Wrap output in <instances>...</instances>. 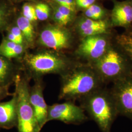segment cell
I'll return each mask as SVG.
<instances>
[{
	"mask_svg": "<svg viewBox=\"0 0 132 132\" xmlns=\"http://www.w3.org/2000/svg\"><path fill=\"white\" fill-rule=\"evenodd\" d=\"M52 8L53 9V19L56 23L61 26H64L70 23L58 10L53 7Z\"/></svg>",
	"mask_w": 132,
	"mask_h": 132,
	"instance_id": "603a6c76",
	"label": "cell"
},
{
	"mask_svg": "<svg viewBox=\"0 0 132 132\" xmlns=\"http://www.w3.org/2000/svg\"><path fill=\"white\" fill-rule=\"evenodd\" d=\"M89 64L96 71L104 84L113 83L132 72L127 57L117 45H112L101 58Z\"/></svg>",
	"mask_w": 132,
	"mask_h": 132,
	"instance_id": "277c9868",
	"label": "cell"
},
{
	"mask_svg": "<svg viewBox=\"0 0 132 132\" xmlns=\"http://www.w3.org/2000/svg\"><path fill=\"white\" fill-rule=\"evenodd\" d=\"M37 19L40 21H45L48 19L51 13V9L48 5L40 3L34 6Z\"/></svg>",
	"mask_w": 132,
	"mask_h": 132,
	"instance_id": "ac0fdd59",
	"label": "cell"
},
{
	"mask_svg": "<svg viewBox=\"0 0 132 132\" xmlns=\"http://www.w3.org/2000/svg\"><path fill=\"white\" fill-rule=\"evenodd\" d=\"M10 32L12 33L13 35L18 40L20 45H24V43L25 41L24 38L21 31L17 26L13 27L10 30Z\"/></svg>",
	"mask_w": 132,
	"mask_h": 132,
	"instance_id": "d4e9b609",
	"label": "cell"
},
{
	"mask_svg": "<svg viewBox=\"0 0 132 132\" xmlns=\"http://www.w3.org/2000/svg\"><path fill=\"white\" fill-rule=\"evenodd\" d=\"M17 75L12 64L0 55V86L8 87L12 81H14Z\"/></svg>",
	"mask_w": 132,
	"mask_h": 132,
	"instance_id": "5bb4252c",
	"label": "cell"
},
{
	"mask_svg": "<svg viewBox=\"0 0 132 132\" xmlns=\"http://www.w3.org/2000/svg\"><path fill=\"white\" fill-rule=\"evenodd\" d=\"M105 13V10L102 7L95 4L92 5L85 11L86 17L94 20H103Z\"/></svg>",
	"mask_w": 132,
	"mask_h": 132,
	"instance_id": "e0dca14e",
	"label": "cell"
},
{
	"mask_svg": "<svg viewBox=\"0 0 132 132\" xmlns=\"http://www.w3.org/2000/svg\"><path fill=\"white\" fill-rule=\"evenodd\" d=\"M75 2L76 5L86 10L92 5H94L95 0H75Z\"/></svg>",
	"mask_w": 132,
	"mask_h": 132,
	"instance_id": "484cf974",
	"label": "cell"
},
{
	"mask_svg": "<svg viewBox=\"0 0 132 132\" xmlns=\"http://www.w3.org/2000/svg\"><path fill=\"white\" fill-rule=\"evenodd\" d=\"M23 15L24 17L32 22L37 21L38 19L36 16L34 6L28 3L24 4L22 7Z\"/></svg>",
	"mask_w": 132,
	"mask_h": 132,
	"instance_id": "d6986e66",
	"label": "cell"
},
{
	"mask_svg": "<svg viewBox=\"0 0 132 132\" xmlns=\"http://www.w3.org/2000/svg\"><path fill=\"white\" fill-rule=\"evenodd\" d=\"M132 23V8L128 1L114 3L111 14V24L113 27H128Z\"/></svg>",
	"mask_w": 132,
	"mask_h": 132,
	"instance_id": "8fae6325",
	"label": "cell"
},
{
	"mask_svg": "<svg viewBox=\"0 0 132 132\" xmlns=\"http://www.w3.org/2000/svg\"><path fill=\"white\" fill-rule=\"evenodd\" d=\"M41 79H35L34 85L30 87L29 90L30 102L41 129L47 122L48 107L44 97V85Z\"/></svg>",
	"mask_w": 132,
	"mask_h": 132,
	"instance_id": "30bf717a",
	"label": "cell"
},
{
	"mask_svg": "<svg viewBox=\"0 0 132 132\" xmlns=\"http://www.w3.org/2000/svg\"><path fill=\"white\" fill-rule=\"evenodd\" d=\"M6 39L7 40H9L10 41H11V42L15 43L17 44H20L18 40L14 36V35H13L12 33H10V32H9L8 34H7Z\"/></svg>",
	"mask_w": 132,
	"mask_h": 132,
	"instance_id": "83f0119b",
	"label": "cell"
},
{
	"mask_svg": "<svg viewBox=\"0 0 132 132\" xmlns=\"http://www.w3.org/2000/svg\"><path fill=\"white\" fill-rule=\"evenodd\" d=\"M59 99L81 100L104 84L100 77L89 64H75L61 75Z\"/></svg>",
	"mask_w": 132,
	"mask_h": 132,
	"instance_id": "6da1fadb",
	"label": "cell"
},
{
	"mask_svg": "<svg viewBox=\"0 0 132 132\" xmlns=\"http://www.w3.org/2000/svg\"><path fill=\"white\" fill-rule=\"evenodd\" d=\"M131 6H132V2H131Z\"/></svg>",
	"mask_w": 132,
	"mask_h": 132,
	"instance_id": "f546056e",
	"label": "cell"
},
{
	"mask_svg": "<svg viewBox=\"0 0 132 132\" xmlns=\"http://www.w3.org/2000/svg\"><path fill=\"white\" fill-rule=\"evenodd\" d=\"M9 11L6 7L0 4V31L5 27L9 20Z\"/></svg>",
	"mask_w": 132,
	"mask_h": 132,
	"instance_id": "7402d4cb",
	"label": "cell"
},
{
	"mask_svg": "<svg viewBox=\"0 0 132 132\" xmlns=\"http://www.w3.org/2000/svg\"><path fill=\"white\" fill-rule=\"evenodd\" d=\"M17 124V96L14 93L10 100L0 103V127L9 129Z\"/></svg>",
	"mask_w": 132,
	"mask_h": 132,
	"instance_id": "4fadbf2b",
	"label": "cell"
},
{
	"mask_svg": "<svg viewBox=\"0 0 132 132\" xmlns=\"http://www.w3.org/2000/svg\"><path fill=\"white\" fill-rule=\"evenodd\" d=\"M32 22L23 16L17 19V26L24 36V40L28 45L33 44L35 39V33Z\"/></svg>",
	"mask_w": 132,
	"mask_h": 132,
	"instance_id": "2e32d148",
	"label": "cell"
},
{
	"mask_svg": "<svg viewBox=\"0 0 132 132\" xmlns=\"http://www.w3.org/2000/svg\"><path fill=\"white\" fill-rule=\"evenodd\" d=\"M78 31L83 38L104 35L108 32V23L104 20H94L88 18L80 20L77 24Z\"/></svg>",
	"mask_w": 132,
	"mask_h": 132,
	"instance_id": "7c38bea8",
	"label": "cell"
},
{
	"mask_svg": "<svg viewBox=\"0 0 132 132\" xmlns=\"http://www.w3.org/2000/svg\"><path fill=\"white\" fill-rule=\"evenodd\" d=\"M52 1L56 4L69 9L73 12H75L76 11V5L75 0H52Z\"/></svg>",
	"mask_w": 132,
	"mask_h": 132,
	"instance_id": "cb8c5ba5",
	"label": "cell"
},
{
	"mask_svg": "<svg viewBox=\"0 0 132 132\" xmlns=\"http://www.w3.org/2000/svg\"><path fill=\"white\" fill-rule=\"evenodd\" d=\"M25 1H38V0H25Z\"/></svg>",
	"mask_w": 132,
	"mask_h": 132,
	"instance_id": "f1b7e54d",
	"label": "cell"
},
{
	"mask_svg": "<svg viewBox=\"0 0 132 132\" xmlns=\"http://www.w3.org/2000/svg\"><path fill=\"white\" fill-rule=\"evenodd\" d=\"M99 35L83 38L76 53L78 56L92 64L104 55L112 45L106 35Z\"/></svg>",
	"mask_w": 132,
	"mask_h": 132,
	"instance_id": "52a82bcc",
	"label": "cell"
},
{
	"mask_svg": "<svg viewBox=\"0 0 132 132\" xmlns=\"http://www.w3.org/2000/svg\"><path fill=\"white\" fill-rule=\"evenodd\" d=\"M29 77L27 76H16L15 93L17 96V126L18 132H40L33 108L29 98Z\"/></svg>",
	"mask_w": 132,
	"mask_h": 132,
	"instance_id": "5b68a950",
	"label": "cell"
},
{
	"mask_svg": "<svg viewBox=\"0 0 132 132\" xmlns=\"http://www.w3.org/2000/svg\"><path fill=\"white\" fill-rule=\"evenodd\" d=\"M81 101V107L96 123L100 131L111 132L118 113L110 90L102 87Z\"/></svg>",
	"mask_w": 132,
	"mask_h": 132,
	"instance_id": "7a4b0ae2",
	"label": "cell"
},
{
	"mask_svg": "<svg viewBox=\"0 0 132 132\" xmlns=\"http://www.w3.org/2000/svg\"><path fill=\"white\" fill-rule=\"evenodd\" d=\"M88 119L84 109L71 101L48 106L47 122L53 120L67 124H80Z\"/></svg>",
	"mask_w": 132,
	"mask_h": 132,
	"instance_id": "ba28073f",
	"label": "cell"
},
{
	"mask_svg": "<svg viewBox=\"0 0 132 132\" xmlns=\"http://www.w3.org/2000/svg\"><path fill=\"white\" fill-rule=\"evenodd\" d=\"M115 40L117 46L127 57L132 69V28L117 36Z\"/></svg>",
	"mask_w": 132,
	"mask_h": 132,
	"instance_id": "9a60e30c",
	"label": "cell"
},
{
	"mask_svg": "<svg viewBox=\"0 0 132 132\" xmlns=\"http://www.w3.org/2000/svg\"><path fill=\"white\" fill-rule=\"evenodd\" d=\"M71 40V34L68 30L56 26L44 29L39 38V42L42 46L55 51L69 48Z\"/></svg>",
	"mask_w": 132,
	"mask_h": 132,
	"instance_id": "9c48e42d",
	"label": "cell"
},
{
	"mask_svg": "<svg viewBox=\"0 0 132 132\" xmlns=\"http://www.w3.org/2000/svg\"><path fill=\"white\" fill-rule=\"evenodd\" d=\"M113 84L110 90L118 114L132 119V72Z\"/></svg>",
	"mask_w": 132,
	"mask_h": 132,
	"instance_id": "8992f818",
	"label": "cell"
},
{
	"mask_svg": "<svg viewBox=\"0 0 132 132\" xmlns=\"http://www.w3.org/2000/svg\"><path fill=\"white\" fill-rule=\"evenodd\" d=\"M24 51V45L17 44L15 47L4 53L2 56L7 59L16 58L22 55Z\"/></svg>",
	"mask_w": 132,
	"mask_h": 132,
	"instance_id": "ffe728a7",
	"label": "cell"
},
{
	"mask_svg": "<svg viewBox=\"0 0 132 132\" xmlns=\"http://www.w3.org/2000/svg\"><path fill=\"white\" fill-rule=\"evenodd\" d=\"M27 76L34 79L47 74L62 75L75 64L65 57L51 52H43L27 55L24 58Z\"/></svg>",
	"mask_w": 132,
	"mask_h": 132,
	"instance_id": "3957f363",
	"label": "cell"
},
{
	"mask_svg": "<svg viewBox=\"0 0 132 132\" xmlns=\"http://www.w3.org/2000/svg\"><path fill=\"white\" fill-rule=\"evenodd\" d=\"M7 90V87L0 86V100L8 94Z\"/></svg>",
	"mask_w": 132,
	"mask_h": 132,
	"instance_id": "4316f807",
	"label": "cell"
},
{
	"mask_svg": "<svg viewBox=\"0 0 132 132\" xmlns=\"http://www.w3.org/2000/svg\"><path fill=\"white\" fill-rule=\"evenodd\" d=\"M52 6L53 7L56 9L58 10L62 15L66 18L69 22H70L71 20L72 19L73 15V12L71 11L69 9L66 7L65 6H62L61 5H59L53 2L52 3Z\"/></svg>",
	"mask_w": 132,
	"mask_h": 132,
	"instance_id": "44dd1931",
	"label": "cell"
}]
</instances>
